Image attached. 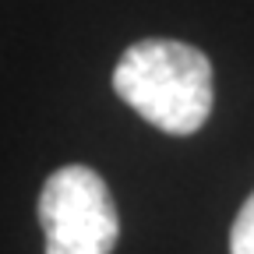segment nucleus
<instances>
[{"label":"nucleus","mask_w":254,"mask_h":254,"mask_svg":"<svg viewBox=\"0 0 254 254\" xmlns=\"http://www.w3.org/2000/svg\"><path fill=\"white\" fill-rule=\"evenodd\" d=\"M113 92L166 134H194L212 113L215 81L208 57L180 39H141L113 67Z\"/></svg>","instance_id":"1"},{"label":"nucleus","mask_w":254,"mask_h":254,"mask_svg":"<svg viewBox=\"0 0 254 254\" xmlns=\"http://www.w3.org/2000/svg\"><path fill=\"white\" fill-rule=\"evenodd\" d=\"M230 254H254V194L240 205L233 230H230Z\"/></svg>","instance_id":"3"},{"label":"nucleus","mask_w":254,"mask_h":254,"mask_svg":"<svg viewBox=\"0 0 254 254\" xmlns=\"http://www.w3.org/2000/svg\"><path fill=\"white\" fill-rule=\"evenodd\" d=\"M46 254H110L120 240V215L106 180L88 166H60L39 190Z\"/></svg>","instance_id":"2"}]
</instances>
